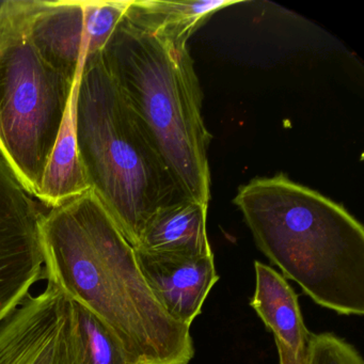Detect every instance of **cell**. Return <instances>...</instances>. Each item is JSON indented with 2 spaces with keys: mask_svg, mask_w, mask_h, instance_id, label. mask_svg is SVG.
<instances>
[{
  "mask_svg": "<svg viewBox=\"0 0 364 364\" xmlns=\"http://www.w3.org/2000/svg\"><path fill=\"white\" fill-rule=\"evenodd\" d=\"M44 276L88 309L137 364H189L191 328L165 312L112 217L91 191L40 221Z\"/></svg>",
  "mask_w": 364,
  "mask_h": 364,
  "instance_id": "cell-1",
  "label": "cell"
},
{
  "mask_svg": "<svg viewBox=\"0 0 364 364\" xmlns=\"http://www.w3.org/2000/svg\"><path fill=\"white\" fill-rule=\"evenodd\" d=\"M255 244L315 304L364 314V228L344 206L280 173L238 189Z\"/></svg>",
  "mask_w": 364,
  "mask_h": 364,
  "instance_id": "cell-2",
  "label": "cell"
},
{
  "mask_svg": "<svg viewBox=\"0 0 364 364\" xmlns=\"http://www.w3.org/2000/svg\"><path fill=\"white\" fill-rule=\"evenodd\" d=\"M187 42L129 7L102 60L182 195L208 205L212 135L204 124L203 95Z\"/></svg>",
  "mask_w": 364,
  "mask_h": 364,
  "instance_id": "cell-3",
  "label": "cell"
},
{
  "mask_svg": "<svg viewBox=\"0 0 364 364\" xmlns=\"http://www.w3.org/2000/svg\"><path fill=\"white\" fill-rule=\"evenodd\" d=\"M72 106L90 191L135 248L151 217L185 197L110 77L101 53L85 59Z\"/></svg>",
  "mask_w": 364,
  "mask_h": 364,
  "instance_id": "cell-4",
  "label": "cell"
},
{
  "mask_svg": "<svg viewBox=\"0 0 364 364\" xmlns=\"http://www.w3.org/2000/svg\"><path fill=\"white\" fill-rule=\"evenodd\" d=\"M77 82L46 63L31 42L26 0L0 5V155L38 197Z\"/></svg>",
  "mask_w": 364,
  "mask_h": 364,
  "instance_id": "cell-5",
  "label": "cell"
},
{
  "mask_svg": "<svg viewBox=\"0 0 364 364\" xmlns=\"http://www.w3.org/2000/svg\"><path fill=\"white\" fill-rule=\"evenodd\" d=\"M132 0H26L29 37L44 60L77 82L85 59L105 48Z\"/></svg>",
  "mask_w": 364,
  "mask_h": 364,
  "instance_id": "cell-6",
  "label": "cell"
},
{
  "mask_svg": "<svg viewBox=\"0 0 364 364\" xmlns=\"http://www.w3.org/2000/svg\"><path fill=\"white\" fill-rule=\"evenodd\" d=\"M42 214L0 155V323L44 276Z\"/></svg>",
  "mask_w": 364,
  "mask_h": 364,
  "instance_id": "cell-7",
  "label": "cell"
},
{
  "mask_svg": "<svg viewBox=\"0 0 364 364\" xmlns=\"http://www.w3.org/2000/svg\"><path fill=\"white\" fill-rule=\"evenodd\" d=\"M0 364H82L72 302L48 283L0 323Z\"/></svg>",
  "mask_w": 364,
  "mask_h": 364,
  "instance_id": "cell-8",
  "label": "cell"
},
{
  "mask_svg": "<svg viewBox=\"0 0 364 364\" xmlns=\"http://www.w3.org/2000/svg\"><path fill=\"white\" fill-rule=\"evenodd\" d=\"M135 253L140 272L161 308L174 321L191 328L219 280L214 255Z\"/></svg>",
  "mask_w": 364,
  "mask_h": 364,
  "instance_id": "cell-9",
  "label": "cell"
},
{
  "mask_svg": "<svg viewBox=\"0 0 364 364\" xmlns=\"http://www.w3.org/2000/svg\"><path fill=\"white\" fill-rule=\"evenodd\" d=\"M208 205L183 198L159 208L146 223L135 251L213 255L206 232Z\"/></svg>",
  "mask_w": 364,
  "mask_h": 364,
  "instance_id": "cell-10",
  "label": "cell"
},
{
  "mask_svg": "<svg viewBox=\"0 0 364 364\" xmlns=\"http://www.w3.org/2000/svg\"><path fill=\"white\" fill-rule=\"evenodd\" d=\"M255 291L250 306L274 334L296 355H306L311 332L304 323L299 302L287 279L262 262L255 263Z\"/></svg>",
  "mask_w": 364,
  "mask_h": 364,
  "instance_id": "cell-11",
  "label": "cell"
},
{
  "mask_svg": "<svg viewBox=\"0 0 364 364\" xmlns=\"http://www.w3.org/2000/svg\"><path fill=\"white\" fill-rule=\"evenodd\" d=\"M88 191L90 187L78 154L71 100L54 150L44 170L37 198L46 205L55 208Z\"/></svg>",
  "mask_w": 364,
  "mask_h": 364,
  "instance_id": "cell-12",
  "label": "cell"
},
{
  "mask_svg": "<svg viewBox=\"0 0 364 364\" xmlns=\"http://www.w3.org/2000/svg\"><path fill=\"white\" fill-rule=\"evenodd\" d=\"M240 3L238 0H132L129 7L149 24L188 41L213 14Z\"/></svg>",
  "mask_w": 364,
  "mask_h": 364,
  "instance_id": "cell-13",
  "label": "cell"
},
{
  "mask_svg": "<svg viewBox=\"0 0 364 364\" xmlns=\"http://www.w3.org/2000/svg\"><path fill=\"white\" fill-rule=\"evenodd\" d=\"M71 302L82 364H137L92 312Z\"/></svg>",
  "mask_w": 364,
  "mask_h": 364,
  "instance_id": "cell-14",
  "label": "cell"
},
{
  "mask_svg": "<svg viewBox=\"0 0 364 364\" xmlns=\"http://www.w3.org/2000/svg\"><path fill=\"white\" fill-rule=\"evenodd\" d=\"M304 364H364L357 348L332 332L311 333Z\"/></svg>",
  "mask_w": 364,
  "mask_h": 364,
  "instance_id": "cell-15",
  "label": "cell"
},
{
  "mask_svg": "<svg viewBox=\"0 0 364 364\" xmlns=\"http://www.w3.org/2000/svg\"><path fill=\"white\" fill-rule=\"evenodd\" d=\"M279 355V364H304V355H296L287 349L282 343L276 341Z\"/></svg>",
  "mask_w": 364,
  "mask_h": 364,
  "instance_id": "cell-16",
  "label": "cell"
}]
</instances>
